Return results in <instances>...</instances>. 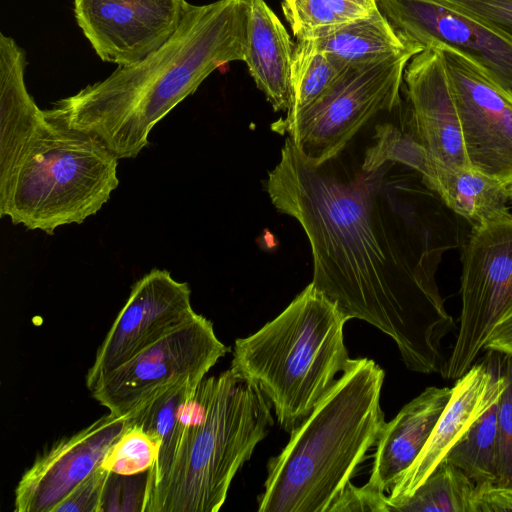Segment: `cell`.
Returning a JSON list of instances; mask_svg holds the SVG:
<instances>
[{
    "label": "cell",
    "mask_w": 512,
    "mask_h": 512,
    "mask_svg": "<svg viewBox=\"0 0 512 512\" xmlns=\"http://www.w3.org/2000/svg\"><path fill=\"white\" fill-rule=\"evenodd\" d=\"M265 190L308 238L311 283L348 320L390 336L407 369L440 373L442 341L455 323L436 272L460 237L451 211L422 175L391 161L365 170L356 135L321 163L287 137Z\"/></svg>",
    "instance_id": "cell-1"
},
{
    "label": "cell",
    "mask_w": 512,
    "mask_h": 512,
    "mask_svg": "<svg viewBox=\"0 0 512 512\" xmlns=\"http://www.w3.org/2000/svg\"><path fill=\"white\" fill-rule=\"evenodd\" d=\"M25 51L0 33V216L52 236L97 214L119 185V159L51 118L25 83Z\"/></svg>",
    "instance_id": "cell-2"
},
{
    "label": "cell",
    "mask_w": 512,
    "mask_h": 512,
    "mask_svg": "<svg viewBox=\"0 0 512 512\" xmlns=\"http://www.w3.org/2000/svg\"><path fill=\"white\" fill-rule=\"evenodd\" d=\"M248 14V0L188 3L179 28L157 51L45 110L95 137L119 160L135 158L155 125L213 71L244 61Z\"/></svg>",
    "instance_id": "cell-3"
},
{
    "label": "cell",
    "mask_w": 512,
    "mask_h": 512,
    "mask_svg": "<svg viewBox=\"0 0 512 512\" xmlns=\"http://www.w3.org/2000/svg\"><path fill=\"white\" fill-rule=\"evenodd\" d=\"M262 391L232 368L204 378L146 472L142 512H217L274 420Z\"/></svg>",
    "instance_id": "cell-4"
},
{
    "label": "cell",
    "mask_w": 512,
    "mask_h": 512,
    "mask_svg": "<svg viewBox=\"0 0 512 512\" xmlns=\"http://www.w3.org/2000/svg\"><path fill=\"white\" fill-rule=\"evenodd\" d=\"M383 381L384 371L373 360L350 359L281 453L268 461L258 512H329L386 424Z\"/></svg>",
    "instance_id": "cell-5"
},
{
    "label": "cell",
    "mask_w": 512,
    "mask_h": 512,
    "mask_svg": "<svg viewBox=\"0 0 512 512\" xmlns=\"http://www.w3.org/2000/svg\"><path fill=\"white\" fill-rule=\"evenodd\" d=\"M347 321L310 283L276 318L235 340L231 368L262 391L286 432L304 421L347 367Z\"/></svg>",
    "instance_id": "cell-6"
},
{
    "label": "cell",
    "mask_w": 512,
    "mask_h": 512,
    "mask_svg": "<svg viewBox=\"0 0 512 512\" xmlns=\"http://www.w3.org/2000/svg\"><path fill=\"white\" fill-rule=\"evenodd\" d=\"M420 47L373 62L347 66L307 106L274 122L272 130L292 140L308 160L321 163L340 152L373 118L402 100L404 71Z\"/></svg>",
    "instance_id": "cell-7"
},
{
    "label": "cell",
    "mask_w": 512,
    "mask_h": 512,
    "mask_svg": "<svg viewBox=\"0 0 512 512\" xmlns=\"http://www.w3.org/2000/svg\"><path fill=\"white\" fill-rule=\"evenodd\" d=\"M461 312L441 375L458 379L475 363L494 328L512 312V214L472 226L462 248Z\"/></svg>",
    "instance_id": "cell-8"
},
{
    "label": "cell",
    "mask_w": 512,
    "mask_h": 512,
    "mask_svg": "<svg viewBox=\"0 0 512 512\" xmlns=\"http://www.w3.org/2000/svg\"><path fill=\"white\" fill-rule=\"evenodd\" d=\"M229 351L213 324L196 313L103 377L90 391L109 412L125 416L150 393L185 379H204Z\"/></svg>",
    "instance_id": "cell-9"
},
{
    "label": "cell",
    "mask_w": 512,
    "mask_h": 512,
    "mask_svg": "<svg viewBox=\"0 0 512 512\" xmlns=\"http://www.w3.org/2000/svg\"><path fill=\"white\" fill-rule=\"evenodd\" d=\"M440 48L469 166L512 183V96L458 53Z\"/></svg>",
    "instance_id": "cell-10"
},
{
    "label": "cell",
    "mask_w": 512,
    "mask_h": 512,
    "mask_svg": "<svg viewBox=\"0 0 512 512\" xmlns=\"http://www.w3.org/2000/svg\"><path fill=\"white\" fill-rule=\"evenodd\" d=\"M378 8L407 41L448 48L477 66L512 96V41L436 0H377Z\"/></svg>",
    "instance_id": "cell-11"
},
{
    "label": "cell",
    "mask_w": 512,
    "mask_h": 512,
    "mask_svg": "<svg viewBox=\"0 0 512 512\" xmlns=\"http://www.w3.org/2000/svg\"><path fill=\"white\" fill-rule=\"evenodd\" d=\"M191 289L165 269L153 268L132 287L86 375L91 391L107 374L192 318Z\"/></svg>",
    "instance_id": "cell-12"
},
{
    "label": "cell",
    "mask_w": 512,
    "mask_h": 512,
    "mask_svg": "<svg viewBox=\"0 0 512 512\" xmlns=\"http://www.w3.org/2000/svg\"><path fill=\"white\" fill-rule=\"evenodd\" d=\"M79 28L98 57L136 64L161 48L179 28L186 0H73Z\"/></svg>",
    "instance_id": "cell-13"
},
{
    "label": "cell",
    "mask_w": 512,
    "mask_h": 512,
    "mask_svg": "<svg viewBox=\"0 0 512 512\" xmlns=\"http://www.w3.org/2000/svg\"><path fill=\"white\" fill-rule=\"evenodd\" d=\"M127 427L125 416L111 412L55 441L23 473L16 489V512H52L102 465L106 453Z\"/></svg>",
    "instance_id": "cell-14"
},
{
    "label": "cell",
    "mask_w": 512,
    "mask_h": 512,
    "mask_svg": "<svg viewBox=\"0 0 512 512\" xmlns=\"http://www.w3.org/2000/svg\"><path fill=\"white\" fill-rule=\"evenodd\" d=\"M481 360L457 379L444 411L412 465L396 481L388 497L389 512L409 498L445 460L452 448L491 405L500 398L505 380L498 352L485 350Z\"/></svg>",
    "instance_id": "cell-15"
},
{
    "label": "cell",
    "mask_w": 512,
    "mask_h": 512,
    "mask_svg": "<svg viewBox=\"0 0 512 512\" xmlns=\"http://www.w3.org/2000/svg\"><path fill=\"white\" fill-rule=\"evenodd\" d=\"M403 82L418 133L432 160L470 167L455 99L440 48L426 47L407 64Z\"/></svg>",
    "instance_id": "cell-16"
},
{
    "label": "cell",
    "mask_w": 512,
    "mask_h": 512,
    "mask_svg": "<svg viewBox=\"0 0 512 512\" xmlns=\"http://www.w3.org/2000/svg\"><path fill=\"white\" fill-rule=\"evenodd\" d=\"M451 393L449 387H427L385 424L376 444L368 487L383 494L391 490L420 454Z\"/></svg>",
    "instance_id": "cell-17"
},
{
    "label": "cell",
    "mask_w": 512,
    "mask_h": 512,
    "mask_svg": "<svg viewBox=\"0 0 512 512\" xmlns=\"http://www.w3.org/2000/svg\"><path fill=\"white\" fill-rule=\"evenodd\" d=\"M248 1L244 61L274 111H288L292 103L291 64L295 44L264 0Z\"/></svg>",
    "instance_id": "cell-18"
},
{
    "label": "cell",
    "mask_w": 512,
    "mask_h": 512,
    "mask_svg": "<svg viewBox=\"0 0 512 512\" xmlns=\"http://www.w3.org/2000/svg\"><path fill=\"white\" fill-rule=\"evenodd\" d=\"M422 177L452 213L472 226L508 211V185L471 167H449L432 160Z\"/></svg>",
    "instance_id": "cell-19"
},
{
    "label": "cell",
    "mask_w": 512,
    "mask_h": 512,
    "mask_svg": "<svg viewBox=\"0 0 512 512\" xmlns=\"http://www.w3.org/2000/svg\"><path fill=\"white\" fill-rule=\"evenodd\" d=\"M317 46L345 66L384 59L422 46L405 40L378 9L314 39Z\"/></svg>",
    "instance_id": "cell-20"
},
{
    "label": "cell",
    "mask_w": 512,
    "mask_h": 512,
    "mask_svg": "<svg viewBox=\"0 0 512 512\" xmlns=\"http://www.w3.org/2000/svg\"><path fill=\"white\" fill-rule=\"evenodd\" d=\"M476 484L458 467L443 460L407 499L391 512H473Z\"/></svg>",
    "instance_id": "cell-21"
},
{
    "label": "cell",
    "mask_w": 512,
    "mask_h": 512,
    "mask_svg": "<svg viewBox=\"0 0 512 512\" xmlns=\"http://www.w3.org/2000/svg\"><path fill=\"white\" fill-rule=\"evenodd\" d=\"M498 403L499 399L475 421L445 458L476 485L496 481Z\"/></svg>",
    "instance_id": "cell-22"
},
{
    "label": "cell",
    "mask_w": 512,
    "mask_h": 512,
    "mask_svg": "<svg viewBox=\"0 0 512 512\" xmlns=\"http://www.w3.org/2000/svg\"><path fill=\"white\" fill-rule=\"evenodd\" d=\"M202 380L190 378L158 388L125 415L127 424L140 427L161 446L181 420Z\"/></svg>",
    "instance_id": "cell-23"
},
{
    "label": "cell",
    "mask_w": 512,
    "mask_h": 512,
    "mask_svg": "<svg viewBox=\"0 0 512 512\" xmlns=\"http://www.w3.org/2000/svg\"><path fill=\"white\" fill-rule=\"evenodd\" d=\"M347 66L322 51L314 39L297 40L291 64L293 113L322 95Z\"/></svg>",
    "instance_id": "cell-24"
},
{
    "label": "cell",
    "mask_w": 512,
    "mask_h": 512,
    "mask_svg": "<svg viewBox=\"0 0 512 512\" xmlns=\"http://www.w3.org/2000/svg\"><path fill=\"white\" fill-rule=\"evenodd\" d=\"M160 445L138 426H129L110 447L102 466L119 476L147 472L156 461Z\"/></svg>",
    "instance_id": "cell-25"
},
{
    "label": "cell",
    "mask_w": 512,
    "mask_h": 512,
    "mask_svg": "<svg viewBox=\"0 0 512 512\" xmlns=\"http://www.w3.org/2000/svg\"><path fill=\"white\" fill-rule=\"evenodd\" d=\"M498 364L505 387L498 403V449L494 484L512 487V356L498 352Z\"/></svg>",
    "instance_id": "cell-26"
},
{
    "label": "cell",
    "mask_w": 512,
    "mask_h": 512,
    "mask_svg": "<svg viewBox=\"0 0 512 512\" xmlns=\"http://www.w3.org/2000/svg\"><path fill=\"white\" fill-rule=\"evenodd\" d=\"M281 6L297 40L316 39L342 26L324 0H282Z\"/></svg>",
    "instance_id": "cell-27"
},
{
    "label": "cell",
    "mask_w": 512,
    "mask_h": 512,
    "mask_svg": "<svg viewBox=\"0 0 512 512\" xmlns=\"http://www.w3.org/2000/svg\"><path fill=\"white\" fill-rule=\"evenodd\" d=\"M112 473L102 465L83 480L52 512H101Z\"/></svg>",
    "instance_id": "cell-28"
},
{
    "label": "cell",
    "mask_w": 512,
    "mask_h": 512,
    "mask_svg": "<svg viewBox=\"0 0 512 512\" xmlns=\"http://www.w3.org/2000/svg\"><path fill=\"white\" fill-rule=\"evenodd\" d=\"M512 41V0H436Z\"/></svg>",
    "instance_id": "cell-29"
},
{
    "label": "cell",
    "mask_w": 512,
    "mask_h": 512,
    "mask_svg": "<svg viewBox=\"0 0 512 512\" xmlns=\"http://www.w3.org/2000/svg\"><path fill=\"white\" fill-rule=\"evenodd\" d=\"M346 511L389 512L388 497L366 484L355 487L350 483L329 509V512Z\"/></svg>",
    "instance_id": "cell-30"
},
{
    "label": "cell",
    "mask_w": 512,
    "mask_h": 512,
    "mask_svg": "<svg viewBox=\"0 0 512 512\" xmlns=\"http://www.w3.org/2000/svg\"><path fill=\"white\" fill-rule=\"evenodd\" d=\"M473 512H512V487L490 482L477 484Z\"/></svg>",
    "instance_id": "cell-31"
},
{
    "label": "cell",
    "mask_w": 512,
    "mask_h": 512,
    "mask_svg": "<svg viewBox=\"0 0 512 512\" xmlns=\"http://www.w3.org/2000/svg\"><path fill=\"white\" fill-rule=\"evenodd\" d=\"M324 2L342 25L368 18L379 9L377 0H324Z\"/></svg>",
    "instance_id": "cell-32"
},
{
    "label": "cell",
    "mask_w": 512,
    "mask_h": 512,
    "mask_svg": "<svg viewBox=\"0 0 512 512\" xmlns=\"http://www.w3.org/2000/svg\"><path fill=\"white\" fill-rule=\"evenodd\" d=\"M483 350H493L512 356V312L496 325Z\"/></svg>",
    "instance_id": "cell-33"
},
{
    "label": "cell",
    "mask_w": 512,
    "mask_h": 512,
    "mask_svg": "<svg viewBox=\"0 0 512 512\" xmlns=\"http://www.w3.org/2000/svg\"><path fill=\"white\" fill-rule=\"evenodd\" d=\"M509 199L512 200V183L508 186Z\"/></svg>",
    "instance_id": "cell-34"
}]
</instances>
